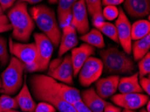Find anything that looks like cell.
I'll return each mask as SVG.
<instances>
[{
    "mask_svg": "<svg viewBox=\"0 0 150 112\" xmlns=\"http://www.w3.org/2000/svg\"><path fill=\"white\" fill-rule=\"evenodd\" d=\"M48 75L57 81L62 82L68 85L74 84V68L71 55L67 54L61 63L55 68L49 70Z\"/></svg>",
    "mask_w": 150,
    "mask_h": 112,
    "instance_id": "4fadbf2b",
    "label": "cell"
},
{
    "mask_svg": "<svg viewBox=\"0 0 150 112\" xmlns=\"http://www.w3.org/2000/svg\"><path fill=\"white\" fill-rule=\"evenodd\" d=\"M149 100V95L140 93H120L113 95L111 97V101L116 106L131 110L143 107Z\"/></svg>",
    "mask_w": 150,
    "mask_h": 112,
    "instance_id": "8fae6325",
    "label": "cell"
},
{
    "mask_svg": "<svg viewBox=\"0 0 150 112\" xmlns=\"http://www.w3.org/2000/svg\"><path fill=\"white\" fill-rule=\"evenodd\" d=\"M125 10L133 18H141L149 14V0H124Z\"/></svg>",
    "mask_w": 150,
    "mask_h": 112,
    "instance_id": "ac0fdd59",
    "label": "cell"
},
{
    "mask_svg": "<svg viewBox=\"0 0 150 112\" xmlns=\"http://www.w3.org/2000/svg\"><path fill=\"white\" fill-rule=\"evenodd\" d=\"M77 112H92L88 107L84 104V103L81 100L75 102L72 104Z\"/></svg>",
    "mask_w": 150,
    "mask_h": 112,
    "instance_id": "836d02e7",
    "label": "cell"
},
{
    "mask_svg": "<svg viewBox=\"0 0 150 112\" xmlns=\"http://www.w3.org/2000/svg\"><path fill=\"white\" fill-rule=\"evenodd\" d=\"M16 1H18V0H0V4L4 11L14 5V3Z\"/></svg>",
    "mask_w": 150,
    "mask_h": 112,
    "instance_id": "e575fe53",
    "label": "cell"
},
{
    "mask_svg": "<svg viewBox=\"0 0 150 112\" xmlns=\"http://www.w3.org/2000/svg\"><path fill=\"white\" fill-rule=\"evenodd\" d=\"M15 99L22 111L35 112L36 104L33 99L28 85L26 83L23 84L21 89L16 96Z\"/></svg>",
    "mask_w": 150,
    "mask_h": 112,
    "instance_id": "d6986e66",
    "label": "cell"
},
{
    "mask_svg": "<svg viewBox=\"0 0 150 112\" xmlns=\"http://www.w3.org/2000/svg\"><path fill=\"white\" fill-rule=\"evenodd\" d=\"M0 92H1V78H0Z\"/></svg>",
    "mask_w": 150,
    "mask_h": 112,
    "instance_id": "7dc6e473",
    "label": "cell"
},
{
    "mask_svg": "<svg viewBox=\"0 0 150 112\" xmlns=\"http://www.w3.org/2000/svg\"><path fill=\"white\" fill-rule=\"evenodd\" d=\"M28 84L30 92L35 99L48 103L59 112H77L74 106L61 96L50 92L32 82L28 81Z\"/></svg>",
    "mask_w": 150,
    "mask_h": 112,
    "instance_id": "52a82bcc",
    "label": "cell"
},
{
    "mask_svg": "<svg viewBox=\"0 0 150 112\" xmlns=\"http://www.w3.org/2000/svg\"><path fill=\"white\" fill-rule=\"evenodd\" d=\"M80 95L81 101L92 112L104 111V107L108 102L97 94L94 87L83 90Z\"/></svg>",
    "mask_w": 150,
    "mask_h": 112,
    "instance_id": "e0dca14e",
    "label": "cell"
},
{
    "mask_svg": "<svg viewBox=\"0 0 150 112\" xmlns=\"http://www.w3.org/2000/svg\"><path fill=\"white\" fill-rule=\"evenodd\" d=\"M58 1V0H49V2L51 4H54Z\"/></svg>",
    "mask_w": 150,
    "mask_h": 112,
    "instance_id": "7bdbcfd3",
    "label": "cell"
},
{
    "mask_svg": "<svg viewBox=\"0 0 150 112\" xmlns=\"http://www.w3.org/2000/svg\"><path fill=\"white\" fill-rule=\"evenodd\" d=\"M115 25L117 28L119 44L121 45L123 51L130 55L132 53L131 24L125 11L120 8L119 9V15Z\"/></svg>",
    "mask_w": 150,
    "mask_h": 112,
    "instance_id": "30bf717a",
    "label": "cell"
},
{
    "mask_svg": "<svg viewBox=\"0 0 150 112\" xmlns=\"http://www.w3.org/2000/svg\"><path fill=\"white\" fill-rule=\"evenodd\" d=\"M124 0H102V5L117 6L123 3Z\"/></svg>",
    "mask_w": 150,
    "mask_h": 112,
    "instance_id": "8d00e7d4",
    "label": "cell"
},
{
    "mask_svg": "<svg viewBox=\"0 0 150 112\" xmlns=\"http://www.w3.org/2000/svg\"><path fill=\"white\" fill-rule=\"evenodd\" d=\"M139 112H148V111H147L145 108H142Z\"/></svg>",
    "mask_w": 150,
    "mask_h": 112,
    "instance_id": "bcb514c9",
    "label": "cell"
},
{
    "mask_svg": "<svg viewBox=\"0 0 150 112\" xmlns=\"http://www.w3.org/2000/svg\"><path fill=\"white\" fill-rule=\"evenodd\" d=\"M102 72L103 65L100 59L90 56L84 63L78 73L79 83L87 87L100 79Z\"/></svg>",
    "mask_w": 150,
    "mask_h": 112,
    "instance_id": "9c48e42d",
    "label": "cell"
},
{
    "mask_svg": "<svg viewBox=\"0 0 150 112\" xmlns=\"http://www.w3.org/2000/svg\"><path fill=\"white\" fill-rule=\"evenodd\" d=\"M59 49L58 56L61 57L65 53L74 49L78 44L76 30L71 24L63 27Z\"/></svg>",
    "mask_w": 150,
    "mask_h": 112,
    "instance_id": "2e32d148",
    "label": "cell"
},
{
    "mask_svg": "<svg viewBox=\"0 0 150 112\" xmlns=\"http://www.w3.org/2000/svg\"><path fill=\"white\" fill-rule=\"evenodd\" d=\"M102 13L104 19L108 21H112L117 19L119 15V9L117 6H106L102 10Z\"/></svg>",
    "mask_w": 150,
    "mask_h": 112,
    "instance_id": "f1b7e54d",
    "label": "cell"
},
{
    "mask_svg": "<svg viewBox=\"0 0 150 112\" xmlns=\"http://www.w3.org/2000/svg\"><path fill=\"white\" fill-rule=\"evenodd\" d=\"M5 112H23V111H19L18 110H16V109H10V110H8Z\"/></svg>",
    "mask_w": 150,
    "mask_h": 112,
    "instance_id": "f6af8a7d",
    "label": "cell"
},
{
    "mask_svg": "<svg viewBox=\"0 0 150 112\" xmlns=\"http://www.w3.org/2000/svg\"><path fill=\"white\" fill-rule=\"evenodd\" d=\"M88 13L84 0H78L73 6L71 25L80 35H83L90 30Z\"/></svg>",
    "mask_w": 150,
    "mask_h": 112,
    "instance_id": "7c38bea8",
    "label": "cell"
},
{
    "mask_svg": "<svg viewBox=\"0 0 150 112\" xmlns=\"http://www.w3.org/2000/svg\"><path fill=\"white\" fill-rule=\"evenodd\" d=\"M145 106H146V110L148 111V112H150V101L149 100L147 102V104H146V105H145Z\"/></svg>",
    "mask_w": 150,
    "mask_h": 112,
    "instance_id": "b9f144b4",
    "label": "cell"
},
{
    "mask_svg": "<svg viewBox=\"0 0 150 112\" xmlns=\"http://www.w3.org/2000/svg\"><path fill=\"white\" fill-rule=\"evenodd\" d=\"M62 60H63V58H61V57H59V58H55L52 62H50L49 66V70H51L54 69V68H55L61 63Z\"/></svg>",
    "mask_w": 150,
    "mask_h": 112,
    "instance_id": "f35d334b",
    "label": "cell"
},
{
    "mask_svg": "<svg viewBox=\"0 0 150 112\" xmlns=\"http://www.w3.org/2000/svg\"><path fill=\"white\" fill-rule=\"evenodd\" d=\"M56 109L51 104L47 102L40 101L36 104L35 112H55Z\"/></svg>",
    "mask_w": 150,
    "mask_h": 112,
    "instance_id": "1f68e13d",
    "label": "cell"
},
{
    "mask_svg": "<svg viewBox=\"0 0 150 112\" xmlns=\"http://www.w3.org/2000/svg\"><path fill=\"white\" fill-rule=\"evenodd\" d=\"M34 39L38 53L36 72L45 71L49 68L54 46L49 38L42 33L34 34Z\"/></svg>",
    "mask_w": 150,
    "mask_h": 112,
    "instance_id": "ba28073f",
    "label": "cell"
},
{
    "mask_svg": "<svg viewBox=\"0 0 150 112\" xmlns=\"http://www.w3.org/2000/svg\"><path fill=\"white\" fill-rule=\"evenodd\" d=\"M30 14L38 28L49 38L54 46H59L62 32L53 9L41 4L31 8Z\"/></svg>",
    "mask_w": 150,
    "mask_h": 112,
    "instance_id": "3957f363",
    "label": "cell"
},
{
    "mask_svg": "<svg viewBox=\"0 0 150 112\" xmlns=\"http://www.w3.org/2000/svg\"><path fill=\"white\" fill-rule=\"evenodd\" d=\"M97 29L100 31L102 34L106 35L110 39L114 41L115 42L119 44L117 28H116L115 24L110 22H104Z\"/></svg>",
    "mask_w": 150,
    "mask_h": 112,
    "instance_id": "d4e9b609",
    "label": "cell"
},
{
    "mask_svg": "<svg viewBox=\"0 0 150 112\" xmlns=\"http://www.w3.org/2000/svg\"><path fill=\"white\" fill-rule=\"evenodd\" d=\"M88 13L92 15L95 11L101 10L102 8V0H84Z\"/></svg>",
    "mask_w": 150,
    "mask_h": 112,
    "instance_id": "f546056e",
    "label": "cell"
},
{
    "mask_svg": "<svg viewBox=\"0 0 150 112\" xmlns=\"http://www.w3.org/2000/svg\"><path fill=\"white\" fill-rule=\"evenodd\" d=\"M81 40L83 41L86 44L102 49L105 47L104 37L100 31L96 28H93L87 33L80 36Z\"/></svg>",
    "mask_w": 150,
    "mask_h": 112,
    "instance_id": "603a6c76",
    "label": "cell"
},
{
    "mask_svg": "<svg viewBox=\"0 0 150 112\" xmlns=\"http://www.w3.org/2000/svg\"><path fill=\"white\" fill-rule=\"evenodd\" d=\"M92 17V24L94 25L95 28H98L100 25L104 23V18L103 16V13H102V9L101 10H98L95 11L93 14L91 15Z\"/></svg>",
    "mask_w": 150,
    "mask_h": 112,
    "instance_id": "4dcf8cb0",
    "label": "cell"
},
{
    "mask_svg": "<svg viewBox=\"0 0 150 112\" xmlns=\"http://www.w3.org/2000/svg\"><path fill=\"white\" fill-rule=\"evenodd\" d=\"M98 54L106 73L115 75H130L135 70L132 57L117 47L102 49L98 51Z\"/></svg>",
    "mask_w": 150,
    "mask_h": 112,
    "instance_id": "6da1fadb",
    "label": "cell"
},
{
    "mask_svg": "<svg viewBox=\"0 0 150 112\" xmlns=\"http://www.w3.org/2000/svg\"><path fill=\"white\" fill-rule=\"evenodd\" d=\"M28 81L61 96L71 104L81 99L80 91L78 89L65 83H59L49 75L34 74L29 77Z\"/></svg>",
    "mask_w": 150,
    "mask_h": 112,
    "instance_id": "5b68a950",
    "label": "cell"
},
{
    "mask_svg": "<svg viewBox=\"0 0 150 112\" xmlns=\"http://www.w3.org/2000/svg\"><path fill=\"white\" fill-rule=\"evenodd\" d=\"M139 83L143 91L146 93L147 95L150 94V79L149 77H141L139 80Z\"/></svg>",
    "mask_w": 150,
    "mask_h": 112,
    "instance_id": "d6a6232c",
    "label": "cell"
},
{
    "mask_svg": "<svg viewBox=\"0 0 150 112\" xmlns=\"http://www.w3.org/2000/svg\"><path fill=\"white\" fill-rule=\"evenodd\" d=\"M9 51L26 65V70L30 73L36 72V64L38 59L37 49L35 42H14L12 38L9 40Z\"/></svg>",
    "mask_w": 150,
    "mask_h": 112,
    "instance_id": "8992f818",
    "label": "cell"
},
{
    "mask_svg": "<svg viewBox=\"0 0 150 112\" xmlns=\"http://www.w3.org/2000/svg\"><path fill=\"white\" fill-rule=\"evenodd\" d=\"M121 112H137V111H135V110H131V109H124V110L121 111Z\"/></svg>",
    "mask_w": 150,
    "mask_h": 112,
    "instance_id": "ee69618b",
    "label": "cell"
},
{
    "mask_svg": "<svg viewBox=\"0 0 150 112\" xmlns=\"http://www.w3.org/2000/svg\"><path fill=\"white\" fill-rule=\"evenodd\" d=\"M150 32V23L146 20H140L131 25V38L137 40L144 38Z\"/></svg>",
    "mask_w": 150,
    "mask_h": 112,
    "instance_id": "cb8c5ba5",
    "label": "cell"
},
{
    "mask_svg": "<svg viewBox=\"0 0 150 112\" xmlns=\"http://www.w3.org/2000/svg\"><path fill=\"white\" fill-rule=\"evenodd\" d=\"M119 80V75H115L97 80L95 83V90L97 94L103 99H106L112 96L118 90Z\"/></svg>",
    "mask_w": 150,
    "mask_h": 112,
    "instance_id": "9a60e30c",
    "label": "cell"
},
{
    "mask_svg": "<svg viewBox=\"0 0 150 112\" xmlns=\"http://www.w3.org/2000/svg\"><path fill=\"white\" fill-rule=\"evenodd\" d=\"M58 22L61 28L71 24L72 8L78 0H58Z\"/></svg>",
    "mask_w": 150,
    "mask_h": 112,
    "instance_id": "ffe728a7",
    "label": "cell"
},
{
    "mask_svg": "<svg viewBox=\"0 0 150 112\" xmlns=\"http://www.w3.org/2000/svg\"><path fill=\"white\" fill-rule=\"evenodd\" d=\"M8 45L7 41L4 36H0V64L2 67L8 65L10 61Z\"/></svg>",
    "mask_w": 150,
    "mask_h": 112,
    "instance_id": "4316f807",
    "label": "cell"
},
{
    "mask_svg": "<svg viewBox=\"0 0 150 112\" xmlns=\"http://www.w3.org/2000/svg\"><path fill=\"white\" fill-rule=\"evenodd\" d=\"M7 16L12 28V37L20 42H28L35 28V23L28 13L27 4L17 1L11 7Z\"/></svg>",
    "mask_w": 150,
    "mask_h": 112,
    "instance_id": "7a4b0ae2",
    "label": "cell"
},
{
    "mask_svg": "<svg viewBox=\"0 0 150 112\" xmlns=\"http://www.w3.org/2000/svg\"><path fill=\"white\" fill-rule=\"evenodd\" d=\"M103 112H121V109L108 102L104 107Z\"/></svg>",
    "mask_w": 150,
    "mask_h": 112,
    "instance_id": "d590c367",
    "label": "cell"
},
{
    "mask_svg": "<svg viewBox=\"0 0 150 112\" xmlns=\"http://www.w3.org/2000/svg\"><path fill=\"white\" fill-rule=\"evenodd\" d=\"M26 70L25 64L12 56L8 65L1 75V92L13 95L19 92L24 83V74Z\"/></svg>",
    "mask_w": 150,
    "mask_h": 112,
    "instance_id": "277c9868",
    "label": "cell"
},
{
    "mask_svg": "<svg viewBox=\"0 0 150 112\" xmlns=\"http://www.w3.org/2000/svg\"><path fill=\"white\" fill-rule=\"evenodd\" d=\"M12 30V26L10 24H0V34L6 32H8Z\"/></svg>",
    "mask_w": 150,
    "mask_h": 112,
    "instance_id": "ab89813d",
    "label": "cell"
},
{
    "mask_svg": "<svg viewBox=\"0 0 150 112\" xmlns=\"http://www.w3.org/2000/svg\"><path fill=\"white\" fill-rule=\"evenodd\" d=\"M150 49V34L144 38L134 41L131 48L133 60L139 61L148 53Z\"/></svg>",
    "mask_w": 150,
    "mask_h": 112,
    "instance_id": "7402d4cb",
    "label": "cell"
},
{
    "mask_svg": "<svg viewBox=\"0 0 150 112\" xmlns=\"http://www.w3.org/2000/svg\"><path fill=\"white\" fill-rule=\"evenodd\" d=\"M96 49L94 47L84 43L78 47H75L71 50V58L74 68V77L78 76L80 68L84 63L90 56L94 55Z\"/></svg>",
    "mask_w": 150,
    "mask_h": 112,
    "instance_id": "5bb4252c",
    "label": "cell"
},
{
    "mask_svg": "<svg viewBox=\"0 0 150 112\" xmlns=\"http://www.w3.org/2000/svg\"><path fill=\"white\" fill-rule=\"evenodd\" d=\"M118 90L120 93H143L144 91L139 83L138 73H134L131 76L124 77L120 79Z\"/></svg>",
    "mask_w": 150,
    "mask_h": 112,
    "instance_id": "44dd1931",
    "label": "cell"
},
{
    "mask_svg": "<svg viewBox=\"0 0 150 112\" xmlns=\"http://www.w3.org/2000/svg\"><path fill=\"white\" fill-rule=\"evenodd\" d=\"M43 0H18V1H22L24 2V3L26 4H36L38 3H40Z\"/></svg>",
    "mask_w": 150,
    "mask_h": 112,
    "instance_id": "60d3db41",
    "label": "cell"
},
{
    "mask_svg": "<svg viewBox=\"0 0 150 112\" xmlns=\"http://www.w3.org/2000/svg\"><path fill=\"white\" fill-rule=\"evenodd\" d=\"M139 78L149 75L150 73V53L148 52L144 57L139 61Z\"/></svg>",
    "mask_w": 150,
    "mask_h": 112,
    "instance_id": "83f0119b",
    "label": "cell"
},
{
    "mask_svg": "<svg viewBox=\"0 0 150 112\" xmlns=\"http://www.w3.org/2000/svg\"><path fill=\"white\" fill-rule=\"evenodd\" d=\"M18 105L15 98L10 95L4 94L0 97V112H5L10 109L18 108Z\"/></svg>",
    "mask_w": 150,
    "mask_h": 112,
    "instance_id": "484cf974",
    "label": "cell"
},
{
    "mask_svg": "<svg viewBox=\"0 0 150 112\" xmlns=\"http://www.w3.org/2000/svg\"><path fill=\"white\" fill-rule=\"evenodd\" d=\"M0 24H10L8 18L6 15L4 14V10L0 4Z\"/></svg>",
    "mask_w": 150,
    "mask_h": 112,
    "instance_id": "74e56055",
    "label": "cell"
}]
</instances>
